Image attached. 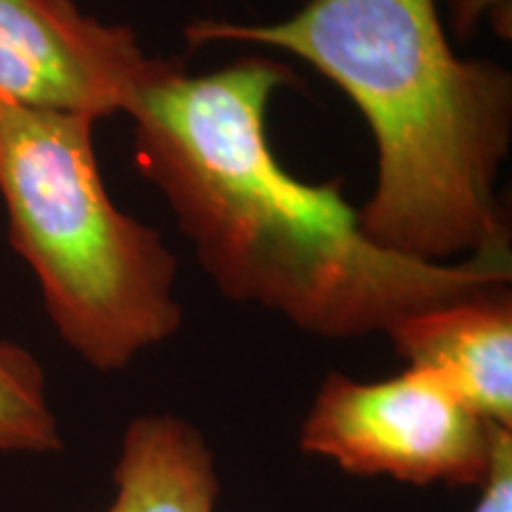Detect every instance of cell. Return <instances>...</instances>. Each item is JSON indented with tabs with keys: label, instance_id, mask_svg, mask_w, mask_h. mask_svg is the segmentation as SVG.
<instances>
[{
	"label": "cell",
	"instance_id": "1",
	"mask_svg": "<svg viewBox=\"0 0 512 512\" xmlns=\"http://www.w3.org/2000/svg\"><path fill=\"white\" fill-rule=\"evenodd\" d=\"M294 83L292 67L268 55L200 76L169 60L131 112L136 169L223 297L280 313L309 335L356 339L508 287L510 256L408 259L363 235L337 181L292 176L268 143L266 112Z\"/></svg>",
	"mask_w": 512,
	"mask_h": 512
},
{
	"label": "cell",
	"instance_id": "2",
	"mask_svg": "<svg viewBox=\"0 0 512 512\" xmlns=\"http://www.w3.org/2000/svg\"><path fill=\"white\" fill-rule=\"evenodd\" d=\"M190 48L245 43L292 53L366 117L377 183L358 226L377 247L425 264L510 256L498 176L512 140V76L463 60L437 0H309L275 24L197 19Z\"/></svg>",
	"mask_w": 512,
	"mask_h": 512
},
{
	"label": "cell",
	"instance_id": "3",
	"mask_svg": "<svg viewBox=\"0 0 512 512\" xmlns=\"http://www.w3.org/2000/svg\"><path fill=\"white\" fill-rule=\"evenodd\" d=\"M95 124L0 98V202L57 335L98 373H119L176 335L183 306L176 254L107 192Z\"/></svg>",
	"mask_w": 512,
	"mask_h": 512
},
{
	"label": "cell",
	"instance_id": "4",
	"mask_svg": "<svg viewBox=\"0 0 512 512\" xmlns=\"http://www.w3.org/2000/svg\"><path fill=\"white\" fill-rule=\"evenodd\" d=\"M494 425L430 375L406 368L380 382L332 370L306 413L299 448L358 477L479 486Z\"/></svg>",
	"mask_w": 512,
	"mask_h": 512
},
{
	"label": "cell",
	"instance_id": "5",
	"mask_svg": "<svg viewBox=\"0 0 512 512\" xmlns=\"http://www.w3.org/2000/svg\"><path fill=\"white\" fill-rule=\"evenodd\" d=\"M169 60L76 0H0V98L105 119L136 110Z\"/></svg>",
	"mask_w": 512,
	"mask_h": 512
},
{
	"label": "cell",
	"instance_id": "6",
	"mask_svg": "<svg viewBox=\"0 0 512 512\" xmlns=\"http://www.w3.org/2000/svg\"><path fill=\"white\" fill-rule=\"evenodd\" d=\"M384 335L406 368L430 375L479 418L512 430L508 287L408 313Z\"/></svg>",
	"mask_w": 512,
	"mask_h": 512
},
{
	"label": "cell",
	"instance_id": "7",
	"mask_svg": "<svg viewBox=\"0 0 512 512\" xmlns=\"http://www.w3.org/2000/svg\"><path fill=\"white\" fill-rule=\"evenodd\" d=\"M112 479L117 494L107 512H216L221 496L204 434L171 413L128 422Z\"/></svg>",
	"mask_w": 512,
	"mask_h": 512
},
{
	"label": "cell",
	"instance_id": "8",
	"mask_svg": "<svg viewBox=\"0 0 512 512\" xmlns=\"http://www.w3.org/2000/svg\"><path fill=\"white\" fill-rule=\"evenodd\" d=\"M62 448L46 370L29 349L0 339V453L46 456Z\"/></svg>",
	"mask_w": 512,
	"mask_h": 512
},
{
	"label": "cell",
	"instance_id": "9",
	"mask_svg": "<svg viewBox=\"0 0 512 512\" xmlns=\"http://www.w3.org/2000/svg\"><path fill=\"white\" fill-rule=\"evenodd\" d=\"M475 512H512V430L494 425L491 456Z\"/></svg>",
	"mask_w": 512,
	"mask_h": 512
},
{
	"label": "cell",
	"instance_id": "10",
	"mask_svg": "<svg viewBox=\"0 0 512 512\" xmlns=\"http://www.w3.org/2000/svg\"><path fill=\"white\" fill-rule=\"evenodd\" d=\"M446 5L448 24L458 41L475 34L484 19L496 29L498 36L510 38L512 0H446Z\"/></svg>",
	"mask_w": 512,
	"mask_h": 512
}]
</instances>
